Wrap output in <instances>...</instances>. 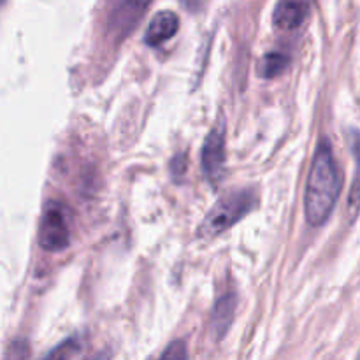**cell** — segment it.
Masks as SVG:
<instances>
[{
	"instance_id": "cell-1",
	"label": "cell",
	"mask_w": 360,
	"mask_h": 360,
	"mask_svg": "<svg viewBox=\"0 0 360 360\" xmlns=\"http://www.w3.org/2000/svg\"><path fill=\"white\" fill-rule=\"evenodd\" d=\"M341 172L334 158L333 146L327 139H322L313 157L306 183L304 213L311 227H320L333 214L338 197L341 193Z\"/></svg>"
},
{
	"instance_id": "cell-2",
	"label": "cell",
	"mask_w": 360,
	"mask_h": 360,
	"mask_svg": "<svg viewBox=\"0 0 360 360\" xmlns=\"http://www.w3.org/2000/svg\"><path fill=\"white\" fill-rule=\"evenodd\" d=\"M255 206V195L250 190H239L221 197L207 213L202 224L204 236H218L241 221Z\"/></svg>"
},
{
	"instance_id": "cell-3",
	"label": "cell",
	"mask_w": 360,
	"mask_h": 360,
	"mask_svg": "<svg viewBox=\"0 0 360 360\" xmlns=\"http://www.w3.org/2000/svg\"><path fill=\"white\" fill-rule=\"evenodd\" d=\"M70 243L69 210L58 200H49L44 206L39 227V245L46 252H63Z\"/></svg>"
},
{
	"instance_id": "cell-4",
	"label": "cell",
	"mask_w": 360,
	"mask_h": 360,
	"mask_svg": "<svg viewBox=\"0 0 360 360\" xmlns=\"http://www.w3.org/2000/svg\"><path fill=\"white\" fill-rule=\"evenodd\" d=\"M202 171L210 181H218L225 165V129L221 125L214 127L204 141L200 153Z\"/></svg>"
},
{
	"instance_id": "cell-5",
	"label": "cell",
	"mask_w": 360,
	"mask_h": 360,
	"mask_svg": "<svg viewBox=\"0 0 360 360\" xmlns=\"http://www.w3.org/2000/svg\"><path fill=\"white\" fill-rule=\"evenodd\" d=\"M313 2L315 0H280L273 13L274 27L285 32L299 28L309 16Z\"/></svg>"
},
{
	"instance_id": "cell-6",
	"label": "cell",
	"mask_w": 360,
	"mask_h": 360,
	"mask_svg": "<svg viewBox=\"0 0 360 360\" xmlns=\"http://www.w3.org/2000/svg\"><path fill=\"white\" fill-rule=\"evenodd\" d=\"M179 18L172 11H160L153 16V20L148 25L144 32V42L148 46H160L167 42L169 39L178 34Z\"/></svg>"
},
{
	"instance_id": "cell-7",
	"label": "cell",
	"mask_w": 360,
	"mask_h": 360,
	"mask_svg": "<svg viewBox=\"0 0 360 360\" xmlns=\"http://www.w3.org/2000/svg\"><path fill=\"white\" fill-rule=\"evenodd\" d=\"M236 315V295L225 294L218 299V302L214 304L213 309V319H211V330H213L214 338L221 340V338L227 334V330L231 329L232 322H234Z\"/></svg>"
},
{
	"instance_id": "cell-8",
	"label": "cell",
	"mask_w": 360,
	"mask_h": 360,
	"mask_svg": "<svg viewBox=\"0 0 360 360\" xmlns=\"http://www.w3.org/2000/svg\"><path fill=\"white\" fill-rule=\"evenodd\" d=\"M148 0H127L115 14V25L122 30V34H127V30L134 27L137 20L143 14V9L146 7Z\"/></svg>"
},
{
	"instance_id": "cell-9",
	"label": "cell",
	"mask_w": 360,
	"mask_h": 360,
	"mask_svg": "<svg viewBox=\"0 0 360 360\" xmlns=\"http://www.w3.org/2000/svg\"><path fill=\"white\" fill-rule=\"evenodd\" d=\"M288 65V56L283 53L271 51L267 55H264L259 62V74L266 79L271 77H276L278 74L283 72Z\"/></svg>"
},
{
	"instance_id": "cell-10",
	"label": "cell",
	"mask_w": 360,
	"mask_h": 360,
	"mask_svg": "<svg viewBox=\"0 0 360 360\" xmlns=\"http://www.w3.org/2000/svg\"><path fill=\"white\" fill-rule=\"evenodd\" d=\"M352 150H354L355 162H357V171H355V179L354 185H352L350 197H348V206H350V211H359L360 210V130L359 132H354V137H352Z\"/></svg>"
},
{
	"instance_id": "cell-11",
	"label": "cell",
	"mask_w": 360,
	"mask_h": 360,
	"mask_svg": "<svg viewBox=\"0 0 360 360\" xmlns=\"http://www.w3.org/2000/svg\"><path fill=\"white\" fill-rule=\"evenodd\" d=\"M79 352V343L77 340H65L58 347L53 348L42 360H72L74 355Z\"/></svg>"
},
{
	"instance_id": "cell-12",
	"label": "cell",
	"mask_w": 360,
	"mask_h": 360,
	"mask_svg": "<svg viewBox=\"0 0 360 360\" xmlns=\"http://www.w3.org/2000/svg\"><path fill=\"white\" fill-rule=\"evenodd\" d=\"M158 360H188V350L181 340H176L164 350Z\"/></svg>"
},
{
	"instance_id": "cell-13",
	"label": "cell",
	"mask_w": 360,
	"mask_h": 360,
	"mask_svg": "<svg viewBox=\"0 0 360 360\" xmlns=\"http://www.w3.org/2000/svg\"><path fill=\"white\" fill-rule=\"evenodd\" d=\"M183 6L188 11H197L204 4V0H181Z\"/></svg>"
},
{
	"instance_id": "cell-14",
	"label": "cell",
	"mask_w": 360,
	"mask_h": 360,
	"mask_svg": "<svg viewBox=\"0 0 360 360\" xmlns=\"http://www.w3.org/2000/svg\"><path fill=\"white\" fill-rule=\"evenodd\" d=\"M4 2H6V0H0V6H2V4H4Z\"/></svg>"
}]
</instances>
